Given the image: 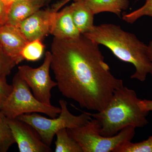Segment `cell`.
Instances as JSON below:
<instances>
[{"label": "cell", "instance_id": "obj_21", "mask_svg": "<svg viewBox=\"0 0 152 152\" xmlns=\"http://www.w3.org/2000/svg\"><path fill=\"white\" fill-rule=\"evenodd\" d=\"M12 89V85L9 84L7 78L0 80V110Z\"/></svg>", "mask_w": 152, "mask_h": 152}, {"label": "cell", "instance_id": "obj_5", "mask_svg": "<svg viewBox=\"0 0 152 152\" xmlns=\"http://www.w3.org/2000/svg\"><path fill=\"white\" fill-rule=\"evenodd\" d=\"M12 85V91L1 110L8 118H17L23 114L32 113H44L51 118H56L59 115L61 107L38 100L18 73L14 76Z\"/></svg>", "mask_w": 152, "mask_h": 152}, {"label": "cell", "instance_id": "obj_4", "mask_svg": "<svg viewBox=\"0 0 152 152\" xmlns=\"http://www.w3.org/2000/svg\"><path fill=\"white\" fill-rule=\"evenodd\" d=\"M61 112L58 118H48L38 113L23 114L17 118L31 126L39 133L43 141L50 146L54 137L58 132L64 129H74L81 126L92 118L86 112L80 110L76 106L73 107L82 114L75 115L68 109V103L64 99L60 100Z\"/></svg>", "mask_w": 152, "mask_h": 152}, {"label": "cell", "instance_id": "obj_24", "mask_svg": "<svg viewBox=\"0 0 152 152\" xmlns=\"http://www.w3.org/2000/svg\"><path fill=\"white\" fill-rule=\"evenodd\" d=\"M33 4L38 8L40 9L42 7L46 5L51 0H30Z\"/></svg>", "mask_w": 152, "mask_h": 152}, {"label": "cell", "instance_id": "obj_18", "mask_svg": "<svg viewBox=\"0 0 152 152\" xmlns=\"http://www.w3.org/2000/svg\"><path fill=\"white\" fill-rule=\"evenodd\" d=\"M44 45L41 40L28 42L23 49L22 56L24 60L36 61L39 59L43 53Z\"/></svg>", "mask_w": 152, "mask_h": 152}, {"label": "cell", "instance_id": "obj_28", "mask_svg": "<svg viewBox=\"0 0 152 152\" xmlns=\"http://www.w3.org/2000/svg\"><path fill=\"white\" fill-rule=\"evenodd\" d=\"M23 1V0H11L12 2L13 3L14 2L18 1Z\"/></svg>", "mask_w": 152, "mask_h": 152}, {"label": "cell", "instance_id": "obj_16", "mask_svg": "<svg viewBox=\"0 0 152 152\" xmlns=\"http://www.w3.org/2000/svg\"><path fill=\"white\" fill-rule=\"evenodd\" d=\"M15 143L7 118L0 110V152H7Z\"/></svg>", "mask_w": 152, "mask_h": 152}, {"label": "cell", "instance_id": "obj_29", "mask_svg": "<svg viewBox=\"0 0 152 152\" xmlns=\"http://www.w3.org/2000/svg\"><path fill=\"white\" fill-rule=\"evenodd\" d=\"M1 25H2L0 24V26H1Z\"/></svg>", "mask_w": 152, "mask_h": 152}, {"label": "cell", "instance_id": "obj_19", "mask_svg": "<svg viewBox=\"0 0 152 152\" xmlns=\"http://www.w3.org/2000/svg\"><path fill=\"white\" fill-rule=\"evenodd\" d=\"M141 7L129 14L123 15L122 19L129 23L133 24L139 18L145 16L152 17V0H145Z\"/></svg>", "mask_w": 152, "mask_h": 152}, {"label": "cell", "instance_id": "obj_12", "mask_svg": "<svg viewBox=\"0 0 152 152\" xmlns=\"http://www.w3.org/2000/svg\"><path fill=\"white\" fill-rule=\"evenodd\" d=\"M69 6L74 23L80 34L83 35L88 32L95 26L94 15L80 0H74V2Z\"/></svg>", "mask_w": 152, "mask_h": 152}, {"label": "cell", "instance_id": "obj_17", "mask_svg": "<svg viewBox=\"0 0 152 152\" xmlns=\"http://www.w3.org/2000/svg\"><path fill=\"white\" fill-rule=\"evenodd\" d=\"M113 152H152V136L140 142H124L118 146Z\"/></svg>", "mask_w": 152, "mask_h": 152}, {"label": "cell", "instance_id": "obj_11", "mask_svg": "<svg viewBox=\"0 0 152 152\" xmlns=\"http://www.w3.org/2000/svg\"><path fill=\"white\" fill-rule=\"evenodd\" d=\"M50 34L61 39H75L81 35L74 23L69 6L56 12Z\"/></svg>", "mask_w": 152, "mask_h": 152}, {"label": "cell", "instance_id": "obj_10", "mask_svg": "<svg viewBox=\"0 0 152 152\" xmlns=\"http://www.w3.org/2000/svg\"><path fill=\"white\" fill-rule=\"evenodd\" d=\"M28 42L15 26L7 23L0 26V47L17 64L23 61L22 52Z\"/></svg>", "mask_w": 152, "mask_h": 152}, {"label": "cell", "instance_id": "obj_1", "mask_svg": "<svg viewBox=\"0 0 152 152\" xmlns=\"http://www.w3.org/2000/svg\"><path fill=\"white\" fill-rule=\"evenodd\" d=\"M99 45L83 35L75 39L54 37L51 68L59 91L83 108L99 112L114 92L124 86L112 74Z\"/></svg>", "mask_w": 152, "mask_h": 152}, {"label": "cell", "instance_id": "obj_3", "mask_svg": "<svg viewBox=\"0 0 152 152\" xmlns=\"http://www.w3.org/2000/svg\"><path fill=\"white\" fill-rule=\"evenodd\" d=\"M140 100L134 90L123 86L114 92L102 110L94 113L86 112L97 120L102 135L112 137L127 127H142L148 124V113L140 109Z\"/></svg>", "mask_w": 152, "mask_h": 152}, {"label": "cell", "instance_id": "obj_14", "mask_svg": "<svg viewBox=\"0 0 152 152\" xmlns=\"http://www.w3.org/2000/svg\"><path fill=\"white\" fill-rule=\"evenodd\" d=\"M39 9L34 5L30 0L14 2L9 9L6 23L17 26Z\"/></svg>", "mask_w": 152, "mask_h": 152}, {"label": "cell", "instance_id": "obj_13", "mask_svg": "<svg viewBox=\"0 0 152 152\" xmlns=\"http://www.w3.org/2000/svg\"><path fill=\"white\" fill-rule=\"evenodd\" d=\"M80 1L84 3L94 15L104 12H109L121 17L123 11L127 10L129 5V0Z\"/></svg>", "mask_w": 152, "mask_h": 152}, {"label": "cell", "instance_id": "obj_7", "mask_svg": "<svg viewBox=\"0 0 152 152\" xmlns=\"http://www.w3.org/2000/svg\"><path fill=\"white\" fill-rule=\"evenodd\" d=\"M51 61V53L48 51L43 63L39 67L23 65L18 68L19 75L32 90L34 96L38 100L48 104H51L52 89L58 86L57 82L53 80L50 75Z\"/></svg>", "mask_w": 152, "mask_h": 152}, {"label": "cell", "instance_id": "obj_20", "mask_svg": "<svg viewBox=\"0 0 152 152\" xmlns=\"http://www.w3.org/2000/svg\"><path fill=\"white\" fill-rule=\"evenodd\" d=\"M17 65L13 59L0 47V80L7 78L14 67Z\"/></svg>", "mask_w": 152, "mask_h": 152}, {"label": "cell", "instance_id": "obj_25", "mask_svg": "<svg viewBox=\"0 0 152 152\" xmlns=\"http://www.w3.org/2000/svg\"><path fill=\"white\" fill-rule=\"evenodd\" d=\"M71 0H61V1L59 2L58 3L56 4H55L54 5L53 7V8L55 10V11H58L61 7H62L65 4Z\"/></svg>", "mask_w": 152, "mask_h": 152}, {"label": "cell", "instance_id": "obj_23", "mask_svg": "<svg viewBox=\"0 0 152 152\" xmlns=\"http://www.w3.org/2000/svg\"><path fill=\"white\" fill-rule=\"evenodd\" d=\"M139 107L143 111H152V100L140 99L139 102Z\"/></svg>", "mask_w": 152, "mask_h": 152}, {"label": "cell", "instance_id": "obj_26", "mask_svg": "<svg viewBox=\"0 0 152 152\" xmlns=\"http://www.w3.org/2000/svg\"><path fill=\"white\" fill-rule=\"evenodd\" d=\"M148 56L151 66V71L150 74L151 75L152 77V40L150 42L149 45H148Z\"/></svg>", "mask_w": 152, "mask_h": 152}, {"label": "cell", "instance_id": "obj_2", "mask_svg": "<svg viewBox=\"0 0 152 152\" xmlns=\"http://www.w3.org/2000/svg\"><path fill=\"white\" fill-rule=\"evenodd\" d=\"M83 35L98 45L107 47L118 59L132 64L135 71L131 79L144 82L151 73L148 45L134 34L125 31L117 25L105 23L94 26Z\"/></svg>", "mask_w": 152, "mask_h": 152}, {"label": "cell", "instance_id": "obj_15", "mask_svg": "<svg viewBox=\"0 0 152 152\" xmlns=\"http://www.w3.org/2000/svg\"><path fill=\"white\" fill-rule=\"evenodd\" d=\"M55 142V152H83L82 147L77 142L68 134L66 129H64L57 133Z\"/></svg>", "mask_w": 152, "mask_h": 152}, {"label": "cell", "instance_id": "obj_22", "mask_svg": "<svg viewBox=\"0 0 152 152\" xmlns=\"http://www.w3.org/2000/svg\"><path fill=\"white\" fill-rule=\"evenodd\" d=\"M10 7L7 6L1 0H0V24H4L7 23Z\"/></svg>", "mask_w": 152, "mask_h": 152}, {"label": "cell", "instance_id": "obj_27", "mask_svg": "<svg viewBox=\"0 0 152 152\" xmlns=\"http://www.w3.org/2000/svg\"><path fill=\"white\" fill-rule=\"evenodd\" d=\"M1 1L7 6H9L10 7H11V5L13 3L12 2L11 0H1Z\"/></svg>", "mask_w": 152, "mask_h": 152}, {"label": "cell", "instance_id": "obj_9", "mask_svg": "<svg viewBox=\"0 0 152 152\" xmlns=\"http://www.w3.org/2000/svg\"><path fill=\"white\" fill-rule=\"evenodd\" d=\"M56 12L52 9L38 10L15 26L28 42L42 40L50 33Z\"/></svg>", "mask_w": 152, "mask_h": 152}, {"label": "cell", "instance_id": "obj_6", "mask_svg": "<svg viewBox=\"0 0 152 152\" xmlns=\"http://www.w3.org/2000/svg\"><path fill=\"white\" fill-rule=\"evenodd\" d=\"M136 128L132 126L121 130L110 137L102 135L97 120L92 119L79 127L67 129L69 134L82 147L83 152H113L120 144L131 141L135 134Z\"/></svg>", "mask_w": 152, "mask_h": 152}, {"label": "cell", "instance_id": "obj_8", "mask_svg": "<svg viewBox=\"0 0 152 152\" xmlns=\"http://www.w3.org/2000/svg\"><path fill=\"white\" fill-rule=\"evenodd\" d=\"M8 123L20 152H51L39 133L28 124L17 118H8Z\"/></svg>", "mask_w": 152, "mask_h": 152}]
</instances>
